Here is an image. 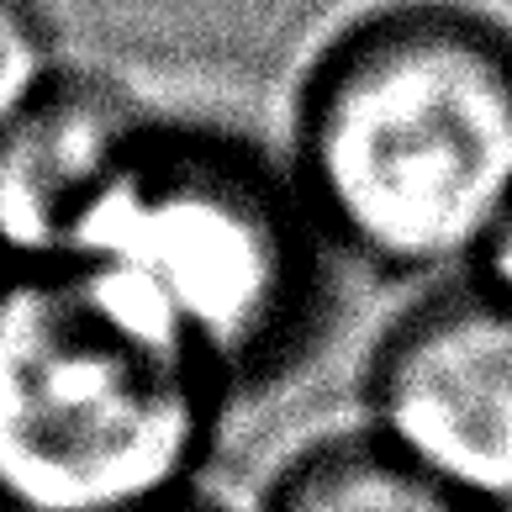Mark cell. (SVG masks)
Masks as SVG:
<instances>
[{"label":"cell","mask_w":512,"mask_h":512,"mask_svg":"<svg viewBox=\"0 0 512 512\" xmlns=\"http://www.w3.org/2000/svg\"><path fill=\"white\" fill-rule=\"evenodd\" d=\"M143 106L96 69L64 80L0 138V259H59Z\"/></svg>","instance_id":"obj_5"},{"label":"cell","mask_w":512,"mask_h":512,"mask_svg":"<svg viewBox=\"0 0 512 512\" xmlns=\"http://www.w3.org/2000/svg\"><path fill=\"white\" fill-rule=\"evenodd\" d=\"M254 512H486L391 454L365 428H333L296 444L259 486Z\"/></svg>","instance_id":"obj_6"},{"label":"cell","mask_w":512,"mask_h":512,"mask_svg":"<svg viewBox=\"0 0 512 512\" xmlns=\"http://www.w3.org/2000/svg\"><path fill=\"white\" fill-rule=\"evenodd\" d=\"M69 53L48 0H0V138L64 80Z\"/></svg>","instance_id":"obj_7"},{"label":"cell","mask_w":512,"mask_h":512,"mask_svg":"<svg viewBox=\"0 0 512 512\" xmlns=\"http://www.w3.org/2000/svg\"><path fill=\"white\" fill-rule=\"evenodd\" d=\"M359 428L486 512H512V296L476 275L407 296L359 370Z\"/></svg>","instance_id":"obj_4"},{"label":"cell","mask_w":512,"mask_h":512,"mask_svg":"<svg viewBox=\"0 0 512 512\" xmlns=\"http://www.w3.org/2000/svg\"><path fill=\"white\" fill-rule=\"evenodd\" d=\"M138 512H227V507L206 502L201 491H196V497H175V502H159V507H138Z\"/></svg>","instance_id":"obj_9"},{"label":"cell","mask_w":512,"mask_h":512,"mask_svg":"<svg viewBox=\"0 0 512 512\" xmlns=\"http://www.w3.org/2000/svg\"><path fill=\"white\" fill-rule=\"evenodd\" d=\"M233 412L117 280L0 264V512H138L196 497Z\"/></svg>","instance_id":"obj_3"},{"label":"cell","mask_w":512,"mask_h":512,"mask_svg":"<svg viewBox=\"0 0 512 512\" xmlns=\"http://www.w3.org/2000/svg\"><path fill=\"white\" fill-rule=\"evenodd\" d=\"M0 264H6V259H0Z\"/></svg>","instance_id":"obj_10"},{"label":"cell","mask_w":512,"mask_h":512,"mask_svg":"<svg viewBox=\"0 0 512 512\" xmlns=\"http://www.w3.org/2000/svg\"><path fill=\"white\" fill-rule=\"evenodd\" d=\"M291 180L344 270L476 275L512 212V16L486 0H359L291 85Z\"/></svg>","instance_id":"obj_1"},{"label":"cell","mask_w":512,"mask_h":512,"mask_svg":"<svg viewBox=\"0 0 512 512\" xmlns=\"http://www.w3.org/2000/svg\"><path fill=\"white\" fill-rule=\"evenodd\" d=\"M476 280H486V286H497L502 296H512V212L497 227V238L486 243V254L476 264Z\"/></svg>","instance_id":"obj_8"},{"label":"cell","mask_w":512,"mask_h":512,"mask_svg":"<svg viewBox=\"0 0 512 512\" xmlns=\"http://www.w3.org/2000/svg\"><path fill=\"white\" fill-rule=\"evenodd\" d=\"M59 259L117 280L233 402L307 365L344 270L280 148L154 106Z\"/></svg>","instance_id":"obj_2"}]
</instances>
